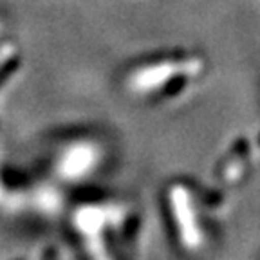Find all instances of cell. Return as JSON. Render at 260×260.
<instances>
[{
  "instance_id": "1",
  "label": "cell",
  "mask_w": 260,
  "mask_h": 260,
  "mask_svg": "<svg viewBox=\"0 0 260 260\" xmlns=\"http://www.w3.org/2000/svg\"><path fill=\"white\" fill-rule=\"evenodd\" d=\"M98 162H100V150L96 145L87 141L74 143L58 159V172L67 181H78L90 175Z\"/></svg>"
}]
</instances>
